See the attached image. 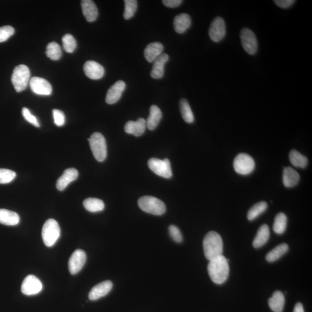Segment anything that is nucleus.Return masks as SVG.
Returning a JSON list of instances; mask_svg holds the SVG:
<instances>
[{
  "instance_id": "cd10ccee",
  "label": "nucleus",
  "mask_w": 312,
  "mask_h": 312,
  "mask_svg": "<svg viewBox=\"0 0 312 312\" xmlns=\"http://www.w3.org/2000/svg\"><path fill=\"white\" fill-rule=\"evenodd\" d=\"M289 250V247L286 244L278 245L269 251L266 255V261L272 262L279 260L283 255H285Z\"/></svg>"
},
{
  "instance_id": "f257e3e1",
  "label": "nucleus",
  "mask_w": 312,
  "mask_h": 312,
  "mask_svg": "<svg viewBox=\"0 0 312 312\" xmlns=\"http://www.w3.org/2000/svg\"><path fill=\"white\" fill-rule=\"evenodd\" d=\"M208 271L213 282L221 285L225 282L229 278V261L223 255L213 258L209 261Z\"/></svg>"
},
{
  "instance_id": "7ed1b4c3",
  "label": "nucleus",
  "mask_w": 312,
  "mask_h": 312,
  "mask_svg": "<svg viewBox=\"0 0 312 312\" xmlns=\"http://www.w3.org/2000/svg\"><path fill=\"white\" fill-rule=\"evenodd\" d=\"M138 204L143 211L154 215L160 216L166 212V207L164 203L152 196H144L140 198Z\"/></svg>"
},
{
  "instance_id": "6e6552de",
  "label": "nucleus",
  "mask_w": 312,
  "mask_h": 312,
  "mask_svg": "<svg viewBox=\"0 0 312 312\" xmlns=\"http://www.w3.org/2000/svg\"><path fill=\"white\" fill-rule=\"evenodd\" d=\"M148 166L154 173L164 178L169 179L173 176L169 160H160L152 158L148 161Z\"/></svg>"
},
{
  "instance_id": "58836bf2",
  "label": "nucleus",
  "mask_w": 312,
  "mask_h": 312,
  "mask_svg": "<svg viewBox=\"0 0 312 312\" xmlns=\"http://www.w3.org/2000/svg\"><path fill=\"white\" fill-rule=\"evenodd\" d=\"M22 115L25 120L30 123L31 125L36 126L37 127H40V124L39 122L37 120V119L35 116L31 114L29 109L26 108H23L22 110Z\"/></svg>"
},
{
  "instance_id": "39448f33",
  "label": "nucleus",
  "mask_w": 312,
  "mask_h": 312,
  "mask_svg": "<svg viewBox=\"0 0 312 312\" xmlns=\"http://www.w3.org/2000/svg\"><path fill=\"white\" fill-rule=\"evenodd\" d=\"M88 141L94 158L99 162H103L107 156V143L103 135L100 132H94Z\"/></svg>"
},
{
  "instance_id": "ddd939ff",
  "label": "nucleus",
  "mask_w": 312,
  "mask_h": 312,
  "mask_svg": "<svg viewBox=\"0 0 312 312\" xmlns=\"http://www.w3.org/2000/svg\"><path fill=\"white\" fill-rule=\"evenodd\" d=\"M30 88L34 93L41 96H50L52 93L51 83L40 77H33L30 80Z\"/></svg>"
},
{
  "instance_id": "2eb2a0df",
  "label": "nucleus",
  "mask_w": 312,
  "mask_h": 312,
  "mask_svg": "<svg viewBox=\"0 0 312 312\" xmlns=\"http://www.w3.org/2000/svg\"><path fill=\"white\" fill-rule=\"evenodd\" d=\"M85 75L91 79L98 80L104 75L105 69L102 65L96 62L88 61L83 66Z\"/></svg>"
},
{
  "instance_id": "f8f14e48",
  "label": "nucleus",
  "mask_w": 312,
  "mask_h": 312,
  "mask_svg": "<svg viewBox=\"0 0 312 312\" xmlns=\"http://www.w3.org/2000/svg\"><path fill=\"white\" fill-rule=\"evenodd\" d=\"M86 261V254L81 250H77L72 254L68 262L69 272L72 275H76L81 271Z\"/></svg>"
},
{
  "instance_id": "4be33fe9",
  "label": "nucleus",
  "mask_w": 312,
  "mask_h": 312,
  "mask_svg": "<svg viewBox=\"0 0 312 312\" xmlns=\"http://www.w3.org/2000/svg\"><path fill=\"white\" fill-rule=\"evenodd\" d=\"M191 17L187 13H181L175 17L174 26L175 31L178 34H183L190 27Z\"/></svg>"
},
{
  "instance_id": "4c0bfd02",
  "label": "nucleus",
  "mask_w": 312,
  "mask_h": 312,
  "mask_svg": "<svg viewBox=\"0 0 312 312\" xmlns=\"http://www.w3.org/2000/svg\"><path fill=\"white\" fill-rule=\"evenodd\" d=\"M15 30L10 26H5L0 27V43H3L12 36Z\"/></svg>"
},
{
  "instance_id": "e433bc0d",
  "label": "nucleus",
  "mask_w": 312,
  "mask_h": 312,
  "mask_svg": "<svg viewBox=\"0 0 312 312\" xmlns=\"http://www.w3.org/2000/svg\"><path fill=\"white\" fill-rule=\"evenodd\" d=\"M16 174L15 172L0 168V184H6L11 182L15 178Z\"/></svg>"
},
{
  "instance_id": "a211bd4d",
  "label": "nucleus",
  "mask_w": 312,
  "mask_h": 312,
  "mask_svg": "<svg viewBox=\"0 0 312 312\" xmlns=\"http://www.w3.org/2000/svg\"><path fill=\"white\" fill-rule=\"evenodd\" d=\"M146 128V120L143 118H139L135 122L128 121L125 126L126 133L135 136L142 135L145 132Z\"/></svg>"
},
{
  "instance_id": "c03bdc74",
  "label": "nucleus",
  "mask_w": 312,
  "mask_h": 312,
  "mask_svg": "<svg viewBox=\"0 0 312 312\" xmlns=\"http://www.w3.org/2000/svg\"><path fill=\"white\" fill-rule=\"evenodd\" d=\"M293 312H305L303 304L297 303L294 307Z\"/></svg>"
},
{
  "instance_id": "7c9ffc66",
  "label": "nucleus",
  "mask_w": 312,
  "mask_h": 312,
  "mask_svg": "<svg viewBox=\"0 0 312 312\" xmlns=\"http://www.w3.org/2000/svg\"><path fill=\"white\" fill-rule=\"evenodd\" d=\"M180 106L182 117L184 120L187 124L193 123L194 121V115L187 100L181 99Z\"/></svg>"
},
{
  "instance_id": "0eeeda50",
  "label": "nucleus",
  "mask_w": 312,
  "mask_h": 312,
  "mask_svg": "<svg viewBox=\"0 0 312 312\" xmlns=\"http://www.w3.org/2000/svg\"><path fill=\"white\" fill-rule=\"evenodd\" d=\"M233 166L238 174L248 175L254 171L255 162L250 155L247 153H240L235 158Z\"/></svg>"
},
{
  "instance_id": "79ce46f5",
  "label": "nucleus",
  "mask_w": 312,
  "mask_h": 312,
  "mask_svg": "<svg viewBox=\"0 0 312 312\" xmlns=\"http://www.w3.org/2000/svg\"><path fill=\"white\" fill-rule=\"evenodd\" d=\"M295 2L294 0H275L274 1L277 5L283 9L290 8Z\"/></svg>"
},
{
  "instance_id": "aec40b11",
  "label": "nucleus",
  "mask_w": 312,
  "mask_h": 312,
  "mask_svg": "<svg viewBox=\"0 0 312 312\" xmlns=\"http://www.w3.org/2000/svg\"><path fill=\"white\" fill-rule=\"evenodd\" d=\"M82 12L87 22H93L99 16V10L95 3L92 0H83L81 1Z\"/></svg>"
},
{
  "instance_id": "412c9836",
  "label": "nucleus",
  "mask_w": 312,
  "mask_h": 312,
  "mask_svg": "<svg viewBox=\"0 0 312 312\" xmlns=\"http://www.w3.org/2000/svg\"><path fill=\"white\" fill-rule=\"evenodd\" d=\"M300 177L299 173L292 167L284 168L283 172V183L286 187H293L299 184Z\"/></svg>"
},
{
  "instance_id": "a19ab883",
  "label": "nucleus",
  "mask_w": 312,
  "mask_h": 312,
  "mask_svg": "<svg viewBox=\"0 0 312 312\" xmlns=\"http://www.w3.org/2000/svg\"><path fill=\"white\" fill-rule=\"evenodd\" d=\"M170 236L177 243H181L183 241V237L180 229L177 226L171 225L169 227Z\"/></svg>"
},
{
  "instance_id": "2f4dec72",
  "label": "nucleus",
  "mask_w": 312,
  "mask_h": 312,
  "mask_svg": "<svg viewBox=\"0 0 312 312\" xmlns=\"http://www.w3.org/2000/svg\"><path fill=\"white\" fill-rule=\"evenodd\" d=\"M287 218L285 213H279L275 217L273 229L278 234H283L287 227Z\"/></svg>"
},
{
  "instance_id": "423d86ee",
  "label": "nucleus",
  "mask_w": 312,
  "mask_h": 312,
  "mask_svg": "<svg viewBox=\"0 0 312 312\" xmlns=\"http://www.w3.org/2000/svg\"><path fill=\"white\" fill-rule=\"evenodd\" d=\"M61 236V229L59 224L54 219L47 220L42 231V237L45 245L48 247L54 246Z\"/></svg>"
},
{
  "instance_id": "bb28decb",
  "label": "nucleus",
  "mask_w": 312,
  "mask_h": 312,
  "mask_svg": "<svg viewBox=\"0 0 312 312\" xmlns=\"http://www.w3.org/2000/svg\"><path fill=\"white\" fill-rule=\"evenodd\" d=\"M270 236L269 227L266 224H263L258 229L256 236L253 242V246L258 249L264 246L267 243Z\"/></svg>"
},
{
  "instance_id": "20e7f679",
  "label": "nucleus",
  "mask_w": 312,
  "mask_h": 312,
  "mask_svg": "<svg viewBox=\"0 0 312 312\" xmlns=\"http://www.w3.org/2000/svg\"><path fill=\"white\" fill-rule=\"evenodd\" d=\"M30 80L29 68L23 64L16 66L13 70L11 77V81L16 92H21L25 90Z\"/></svg>"
},
{
  "instance_id": "ea45409f",
  "label": "nucleus",
  "mask_w": 312,
  "mask_h": 312,
  "mask_svg": "<svg viewBox=\"0 0 312 312\" xmlns=\"http://www.w3.org/2000/svg\"><path fill=\"white\" fill-rule=\"evenodd\" d=\"M53 117H54L55 124L62 127L65 124V119L64 112L59 110H53Z\"/></svg>"
},
{
  "instance_id": "dca6fc26",
  "label": "nucleus",
  "mask_w": 312,
  "mask_h": 312,
  "mask_svg": "<svg viewBox=\"0 0 312 312\" xmlns=\"http://www.w3.org/2000/svg\"><path fill=\"white\" fill-rule=\"evenodd\" d=\"M113 283L110 280H106L94 286L89 294V299L91 301L99 300L111 292Z\"/></svg>"
},
{
  "instance_id": "473e14b6",
  "label": "nucleus",
  "mask_w": 312,
  "mask_h": 312,
  "mask_svg": "<svg viewBox=\"0 0 312 312\" xmlns=\"http://www.w3.org/2000/svg\"><path fill=\"white\" fill-rule=\"evenodd\" d=\"M268 208V204L265 201H261L254 205L249 210L248 213V219L250 221L254 220L264 213Z\"/></svg>"
},
{
  "instance_id": "72a5a7b5",
  "label": "nucleus",
  "mask_w": 312,
  "mask_h": 312,
  "mask_svg": "<svg viewBox=\"0 0 312 312\" xmlns=\"http://www.w3.org/2000/svg\"><path fill=\"white\" fill-rule=\"evenodd\" d=\"M46 55L47 57L52 61H58L62 56L61 46L56 42H52V43L48 44L47 47Z\"/></svg>"
},
{
  "instance_id": "393cba45",
  "label": "nucleus",
  "mask_w": 312,
  "mask_h": 312,
  "mask_svg": "<svg viewBox=\"0 0 312 312\" xmlns=\"http://www.w3.org/2000/svg\"><path fill=\"white\" fill-rule=\"evenodd\" d=\"M268 304L273 312H282L285 304V296L280 291H276L269 299Z\"/></svg>"
},
{
  "instance_id": "a878e982",
  "label": "nucleus",
  "mask_w": 312,
  "mask_h": 312,
  "mask_svg": "<svg viewBox=\"0 0 312 312\" xmlns=\"http://www.w3.org/2000/svg\"><path fill=\"white\" fill-rule=\"evenodd\" d=\"M19 221L18 214L9 210L0 209V223L6 226H16Z\"/></svg>"
},
{
  "instance_id": "4468645a",
  "label": "nucleus",
  "mask_w": 312,
  "mask_h": 312,
  "mask_svg": "<svg viewBox=\"0 0 312 312\" xmlns=\"http://www.w3.org/2000/svg\"><path fill=\"white\" fill-rule=\"evenodd\" d=\"M125 88V83L123 80H118L108 90L106 103L108 104L117 103L120 100Z\"/></svg>"
},
{
  "instance_id": "f704fd0d",
  "label": "nucleus",
  "mask_w": 312,
  "mask_h": 312,
  "mask_svg": "<svg viewBox=\"0 0 312 312\" xmlns=\"http://www.w3.org/2000/svg\"><path fill=\"white\" fill-rule=\"evenodd\" d=\"M124 2L125 8L124 17L125 19L129 20L135 15L138 8V2L136 0H125Z\"/></svg>"
},
{
  "instance_id": "f03ea898",
  "label": "nucleus",
  "mask_w": 312,
  "mask_h": 312,
  "mask_svg": "<svg viewBox=\"0 0 312 312\" xmlns=\"http://www.w3.org/2000/svg\"><path fill=\"white\" fill-rule=\"evenodd\" d=\"M203 248L205 256L209 261L222 255L223 243L222 237L215 231H210L206 235L203 241Z\"/></svg>"
},
{
  "instance_id": "b1692460",
  "label": "nucleus",
  "mask_w": 312,
  "mask_h": 312,
  "mask_svg": "<svg viewBox=\"0 0 312 312\" xmlns=\"http://www.w3.org/2000/svg\"><path fill=\"white\" fill-rule=\"evenodd\" d=\"M164 47L160 43H153L149 44L145 48L144 51L145 58L147 61L153 62L155 60L162 54Z\"/></svg>"
},
{
  "instance_id": "1a4fd4ad",
  "label": "nucleus",
  "mask_w": 312,
  "mask_h": 312,
  "mask_svg": "<svg viewBox=\"0 0 312 312\" xmlns=\"http://www.w3.org/2000/svg\"><path fill=\"white\" fill-rule=\"evenodd\" d=\"M240 37L244 50L250 55L256 54L258 43L253 31L247 28H244L241 31Z\"/></svg>"
},
{
  "instance_id": "c756f323",
  "label": "nucleus",
  "mask_w": 312,
  "mask_h": 312,
  "mask_svg": "<svg viewBox=\"0 0 312 312\" xmlns=\"http://www.w3.org/2000/svg\"><path fill=\"white\" fill-rule=\"evenodd\" d=\"M83 204L84 207L90 212L102 211L105 208L104 202L96 198H87L83 201Z\"/></svg>"
},
{
  "instance_id": "37998d69",
  "label": "nucleus",
  "mask_w": 312,
  "mask_h": 312,
  "mask_svg": "<svg viewBox=\"0 0 312 312\" xmlns=\"http://www.w3.org/2000/svg\"><path fill=\"white\" fill-rule=\"evenodd\" d=\"M163 4L168 8H176L180 6L183 1L182 0H163Z\"/></svg>"
},
{
  "instance_id": "c85d7f7f",
  "label": "nucleus",
  "mask_w": 312,
  "mask_h": 312,
  "mask_svg": "<svg viewBox=\"0 0 312 312\" xmlns=\"http://www.w3.org/2000/svg\"><path fill=\"white\" fill-rule=\"evenodd\" d=\"M289 160L293 166L298 168H306L308 163L307 157L296 150H291L289 153Z\"/></svg>"
},
{
  "instance_id": "9b49d317",
  "label": "nucleus",
  "mask_w": 312,
  "mask_h": 312,
  "mask_svg": "<svg viewBox=\"0 0 312 312\" xmlns=\"http://www.w3.org/2000/svg\"><path fill=\"white\" fill-rule=\"evenodd\" d=\"M43 289V284L36 276L32 275H28L24 279L21 287V291L24 295H36L41 292Z\"/></svg>"
},
{
  "instance_id": "9d476101",
  "label": "nucleus",
  "mask_w": 312,
  "mask_h": 312,
  "mask_svg": "<svg viewBox=\"0 0 312 312\" xmlns=\"http://www.w3.org/2000/svg\"><path fill=\"white\" fill-rule=\"evenodd\" d=\"M226 34V27L224 20L221 17H216L210 24L209 30V36L211 40L215 43L223 40Z\"/></svg>"
},
{
  "instance_id": "c9c22d12",
  "label": "nucleus",
  "mask_w": 312,
  "mask_h": 312,
  "mask_svg": "<svg viewBox=\"0 0 312 312\" xmlns=\"http://www.w3.org/2000/svg\"><path fill=\"white\" fill-rule=\"evenodd\" d=\"M63 48L66 52L72 54L76 48V41L71 34H65L62 38Z\"/></svg>"
},
{
  "instance_id": "f3484780",
  "label": "nucleus",
  "mask_w": 312,
  "mask_h": 312,
  "mask_svg": "<svg viewBox=\"0 0 312 312\" xmlns=\"http://www.w3.org/2000/svg\"><path fill=\"white\" fill-rule=\"evenodd\" d=\"M78 172L75 168H68L64 171L61 177L58 179L56 187L59 191L64 190L71 182L78 178Z\"/></svg>"
},
{
  "instance_id": "6ab92c4d",
  "label": "nucleus",
  "mask_w": 312,
  "mask_h": 312,
  "mask_svg": "<svg viewBox=\"0 0 312 312\" xmlns=\"http://www.w3.org/2000/svg\"><path fill=\"white\" fill-rule=\"evenodd\" d=\"M169 61V56L166 54H162L154 61L153 68L150 76L153 79H159L164 76V65Z\"/></svg>"
},
{
  "instance_id": "5701e85b",
  "label": "nucleus",
  "mask_w": 312,
  "mask_h": 312,
  "mask_svg": "<svg viewBox=\"0 0 312 312\" xmlns=\"http://www.w3.org/2000/svg\"><path fill=\"white\" fill-rule=\"evenodd\" d=\"M161 118H162V112L160 109L156 105H152L150 108L149 117L146 121V128H148L149 130H154L159 125Z\"/></svg>"
}]
</instances>
